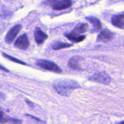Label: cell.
I'll return each instance as SVG.
<instances>
[{
    "label": "cell",
    "mask_w": 124,
    "mask_h": 124,
    "mask_svg": "<svg viewBox=\"0 0 124 124\" xmlns=\"http://www.w3.org/2000/svg\"><path fill=\"white\" fill-rule=\"evenodd\" d=\"M0 123H14V124H20L22 123V121L16 119H12L8 117L2 110L0 108Z\"/></svg>",
    "instance_id": "obj_11"
},
{
    "label": "cell",
    "mask_w": 124,
    "mask_h": 124,
    "mask_svg": "<svg viewBox=\"0 0 124 124\" xmlns=\"http://www.w3.org/2000/svg\"><path fill=\"white\" fill-rule=\"evenodd\" d=\"M113 25L119 29L124 28V14L115 15L111 18Z\"/></svg>",
    "instance_id": "obj_10"
},
{
    "label": "cell",
    "mask_w": 124,
    "mask_h": 124,
    "mask_svg": "<svg viewBox=\"0 0 124 124\" xmlns=\"http://www.w3.org/2000/svg\"><path fill=\"white\" fill-rule=\"evenodd\" d=\"M36 64L39 67L45 70H49L55 73H61L62 70L60 68L53 62L50 61L44 60V59H40L36 61Z\"/></svg>",
    "instance_id": "obj_3"
},
{
    "label": "cell",
    "mask_w": 124,
    "mask_h": 124,
    "mask_svg": "<svg viewBox=\"0 0 124 124\" xmlns=\"http://www.w3.org/2000/svg\"><path fill=\"white\" fill-rule=\"evenodd\" d=\"M87 24H79L75 27L73 30L69 33H65V36L69 41L72 42H80L85 39L86 36L81 34L86 32L88 30Z\"/></svg>",
    "instance_id": "obj_2"
},
{
    "label": "cell",
    "mask_w": 124,
    "mask_h": 124,
    "mask_svg": "<svg viewBox=\"0 0 124 124\" xmlns=\"http://www.w3.org/2000/svg\"><path fill=\"white\" fill-rule=\"evenodd\" d=\"M82 59V58L79 56H74L71 58L69 60L68 65L69 67L73 70H79L80 69V65L79 62Z\"/></svg>",
    "instance_id": "obj_12"
},
{
    "label": "cell",
    "mask_w": 124,
    "mask_h": 124,
    "mask_svg": "<svg viewBox=\"0 0 124 124\" xmlns=\"http://www.w3.org/2000/svg\"><path fill=\"white\" fill-rule=\"evenodd\" d=\"M30 46V42L26 34L21 35L15 42V46L22 50H26Z\"/></svg>",
    "instance_id": "obj_7"
},
{
    "label": "cell",
    "mask_w": 124,
    "mask_h": 124,
    "mask_svg": "<svg viewBox=\"0 0 124 124\" xmlns=\"http://www.w3.org/2000/svg\"><path fill=\"white\" fill-rule=\"evenodd\" d=\"M53 87L58 93L65 96H69L71 92L76 88H79L78 84L73 80H65L56 82Z\"/></svg>",
    "instance_id": "obj_1"
},
{
    "label": "cell",
    "mask_w": 124,
    "mask_h": 124,
    "mask_svg": "<svg viewBox=\"0 0 124 124\" xmlns=\"http://www.w3.org/2000/svg\"><path fill=\"white\" fill-rule=\"evenodd\" d=\"M115 33L111 32L108 29H105L101 31L100 33L98 35L97 41L98 42H107L108 41H111L115 38Z\"/></svg>",
    "instance_id": "obj_8"
},
{
    "label": "cell",
    "mask_w": 124,
    "mask_h": 124,
    "mask_svg": "<svg viewBox=\"0 0 124 124\" xmlns=\"http://www.w3.org/2000/svg\"><path fill=\"white\" fill-rule=\"evenodd\" d=\"M49 6L56 10H61L69 8L71 6L70 0H47Z\"/></svg>",
    "instance_id": "obj_4"
},
{
    "label": "cell",
    "mask_w": 124,
    "mask_h": 124,
    "mask_svg": "<svg viewBox=\"0 0 124 124\" xmlns=\"http://www.w3.org/2000/svg\"><path fill=\"white\" fill-rule=\"evenodd\" d=\"M3 56L4 57H6V58H7V59H8L9 60L12 61L13 62H16V63H18V64H23V65H25V63L24 62L22 61H20L19 60V59H16V58H13V56H9L8 55V54H6V53H3Z\"/></svg>",
    "instance_id": "obj_15"
},
{
    "label": "cell",
    "mask_w": 124,
    "mask_h": 124,
    "mask_svg": "<svg viewBox=\"0 0 124 124\" xmlns=\"http://www.w3.org/2000/svg\"><path fill=\"white\" fill-rule=\"evenodd\" d=\"M0 70H4V71H8V70H7V69H5L4 67H2V66H1V65H0Z\"/></svg>",
    "instance_id": "obj_16"
},
{
    "label": "cell",
    "mask_w": 124,
    "mask_h": 124,
    "mask_svg": "<svg viewBox=\"0 0 124 124\" xmlns=\"http://www.w3.org/2000/svg\"><path fill=\"white\" fill-rule=\"evenodd\" d=\"M86 19L90 23H92L94 28V31H99L102 29V24L100 21L94 16H88Z\"/></svg>",
    "instance_id": "obj_13"
},
{
    "label": "cell",
    "mask_w": 124,
    "mask_h": 124,
    "mask_svg": "<svg viewBox=\"0 0 124 124\" xmlns=\"http://www.w3.org/2000/svg\"><path fill=\"white\" fill-rule=\"evenodd\" d=\"M34 36L35 41L38 45H41L48 38V35L45 33L39 27H37L34 30Z\"/></svg>",
    "instance_id": "obj_9"
},
{
    "label": "cell",
    "mask_w": 124,
    "mask_h": 124,
    "mask_svg": "<svg viewBox=\"0 0 124 124\" xmlns=\"http://www.w3.org/2000/svg\"><path fill=\"white\" fill-rule=\"evenodd\" d=\"M90 81H95L99 83L108 85L111 82V78L108 74L105 72H100L92 75L89 78Z\"/></svg>",
    "instance_id": "obj_5"
},
{
    "label": "cell",
    "mask_w": 124,
    "mask_h": 124,
    "mask_svg": "<svg viewBox=\"0 0 124 124\" xmlns=\"http://www.w3.org/2000/svg\"><path fill=\"white\" fill-rule=\"evenodd\" d=\"M22 29V26L20 24L16 25L15 26L13 27L12 29L8 31L7 34L6 35V38H5V41L7 44H11L15 39L16 36H17L19 31H21Z\"/></svg>",
    "instance_id": "obj_6"
},
{
    "label": "cell",
    "mask_w": 124,
    "mask_h": 124,
    "mask_svg": "<svg viewBox=\"0 0 124 124\" xmlns=\"http://www.w3.org/2000/svg\"><path fill=\"white\" fill-rule=\"evenodd\" d=\"M73 44L69 43H64V42H56L54 43L52 46V47L54 50H60L62 48H69V47H71Z\"/></svg>",
    "instance_id": "obj_14"
}]
</instances>
